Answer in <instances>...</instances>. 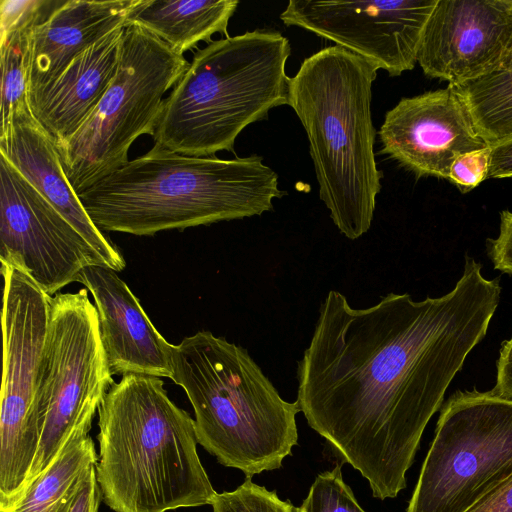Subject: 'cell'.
Wrapping results in <instances>:
<instances>
[{
    "instance_id": "6da1fadb",
    "label": "cell",
    "mask_w": 512,
    "mask_h": 512,
    "mask_svg": "<svg viewBox=\"0 0 512 512\" xmlns=\"http://www.w3.org/2000/svg\"><path fill=\"white\" fill-rule=\"evenodd\" d=\"M500 296V278L484 277L469 255L440 297L389 293L352 308L343 294L328 292L298 363L296 402L374 497L395 498L406 487L424 429L486 336Z\"/></svg>"
},
{
    "instance_id": "7a4b0ae2",
    "label": "cell",
    "mask_w": 512,
    "mask_h": 512,
    "mask_svg": "<svg viewBox=\"0 0 512 512\" xmlns=\"http://www.w3.org/2000/svg\"><path fill=\"white\" fill-rule=\"evenodd\" d=\"M284 194L259 156L193 157L154 145L78 197L102 232L152 236L261 215Z\"/></svg>"
},
{
    "instance_id": "3957f363",
    "label": "cell",
    "mask_w": 512,
    "mask_h": 512,
    "mask_svg": "<svg viewBox=\"0 0 512 512\" xmlns=\"http://www.w3.org/2000/svg\"><path fill=\"white\" fill-rule=\"evenodd\" d=\"M96 477L115 512H167L217 493L197 453L195 421L159 377L127 374L98 408Z\"/></svg>"
},
{
    "instance_id": "277c9868",
    "label": "cell",
    "mask_w": 512,
    "mask_h": 512,
    "mask_svg": "<svg viewBox=\"0 0 512 512\" xmlns=\"http://www.w3.org/2000/svg\"><path fill=\"white\" fill-rule=\"evenodd\" d=\"M378 70L334 45L305 58L289 79L287 105L306 132L320 199L336 227L352 240L369 230L381 190L371 114Z\"/></svg>"
},
{
    "instance_id": "5b68a950",
    "label": "cell",
    "mask_w": 512,
    "mask_h": 512,
    "mask_svg": "<svg viewBox=\"0 0 512 512\" xmlns=\"http://www.w3.org/2000/svg\"><path fill=\"white\" fill-rule=\"evenodd\" d=\"M171 380L195 414L200 444L246 477L282 466L298 443L297 402L285 401L247 350L199 331L172 345Z\"/></svg>"
},
{
    "instance_id": "8992f818",
    "label": "cell",
    "mask_w": 512,
    "mask_h": 512,
    "mask_svg": "<svg viewBox=\"0 0 512 512\" xmlns=\"http://www.w3.org/2000/svg\"><path fill=\"white\" fill-rule=\"evenodd\" d=\"M289 41L273 30L248 31L197 50L165 98L155 146L193 157L232 151L240 132L287 104Z\"/></svg>"
},
{
    "instance_id": "52a82bcc",
    "label": "cell",
    "mask_w": 512,
    "mask_h": 512,
    "mask_svg": "<svg viewBox=\"0 0 512 512\" xmlns=\"http://www.w3.org/2000/svg\"><path fill=\"white\" fill-rule=\"evenodd\" d=\"M188 64L155 34L126 24L115 78L85 123L57 147L77 194L124 166L139 136L154 135L164 95Z\"/></svg>"
},
{
    "instance_id": "ba28073f",
    "label": "cell",
    "mask_w": 512,
    "mask_h": 512,
    "mask_svg": "<svg viewBox=\"0 0 512 512\" xmlns=\"http://www.w3.org/2000/svg\"><path fill=\"white\" fill-rule=\"evenodd\" d=\"M512 476V400L493 390L456 391L406 512H465Z\"/></svg>"
},
{
    "instance_id": "9c48e42d",
    "label": "cell",
    "mask_w": 512,
    "mask_h": 512,
    "mask_svg": "<svg viewBox=\"0 0 512 512\" xmlns=\"http://www.w3.org/2000/svg\"><path fill=\"white\" fill-rule=\"evenodd\" d=\"M1 274L0 512H6L20 496L40 444V386L51 296L14 266L1 264Z\"/></svg>"
},
{
    "instance_id": "30bf717a",
    "label": "cell",
    "mask_w": 512,
    "mask_h": 512,
    "mask_svg": "<svg viewBox=\"0 0 512 512\" xmlns=\"http://www.w3.org/2000/svg\"><path fill=\"white\" fill-rule=\"evenodd\" d=\"M114 383L98 312L88 290L51 297L39 402L43 428L20 496L58 457L73 434L92 424Z\"/></svg>"
},
{
    "instance_id": "8fae6325",
    "label": "cell",
    "mask_w": 512,
    "mask_h": 512,
    "mask_svg": "<svg viewBox=\"0 0 512 512\" xmlns=\"http://www.w3.org/2000/svg\"><path fill=\"white\" fill-rule=\"evenodd\" d=\"M0 261L53 297L97 254L73 225L0 155Z\"/></svg>"
},
{
    "instance_id": "7c38bea8",
    "label": "cell",
    "mask_w": 512,
    "mask_h": 512,
    "mask_svg": "<svg viewBox=\"0 0 512 512\" xmlns=\"http://www.w3.org/2000/svg\"><path fill=\"white\" fill-rule=\"evenodd\" d=\"M436 4L437 0H291L280 19L335 42L390 76H399L414 68Z\"/></svg>"
},
{
    "instance_id": "4fadbf2b",
    "label": "cell",
    "mask_w": 512,
    "mask_h": 512,
    "mask_svg": "<svg viewBox=\"0 0 512 512\" xmlns=\"http://www.w3.org/2000/svg\"><path fill=\"white\" fill-rule=\"evenodd\" d=\"M512 50V9L505 0H437L417 62L430 78L460 84L500 66Z\"/></svg>"
},
{
    "instance_id": "5bb4252c",
    "label": "cell",
    "mask_w": 512,
    "mask_h": 512,
    "mask_svg": "<svg viewBox=\"0 0 512 512\" xmlns=\"http://www.w3.org/2000/svg\"><path fill=\"white\" fill-rule=\"evenodd\" d=\"M382 152L417 176L448 179L454 160L490 147L453 85L402 98L379 130Z\"/></svg>"
},
{
    "instance_id": "9a60e30c",
    "label": "cell",
    "mask_w": 512,
    "mask_h": 512,
    "mask_svg": "<svg viewBox=\"0 0 512 512\" xmlns=\"http://www.w3.org/2000/svg\"><path fill=\"white\" fill-rule=\"evenodd\" d=\"M78 282L94 299L111 374L171 379L172 344L157 331L116 271L90 265L81 272Z\"/></svg>"
},
{
    "instance_id": "2e32d148",
    "label": "cell",
    "mask_w": 512,
    "mask_h": 512,
    "mask_svg": "<svg viewBox=\"0 0 512 512\" xmlns=\"http://www.w3.org/2000/svg\"><path fill=\"white\" fill-rule=\"evenodd\" d=\"M3 156L83 236L103 267L125 268L121 252L90 219L64 171L56 144L34 118L30 106L15 111L0 131Z\"/></svg>"
},
{
    "instance_id": "e0dca14e",
    "label": "cell",
    "mask_w": 512,
    "mask_h": 512,
    "mask_svg": "<svg viewBox=\"0 0 512 512\" xmlns=\"http://www.w3.org/2000/svg\"><path fill=\"white\" fill-rule=\"evenodd\" d=\"M125 26L108 33L56 78L29 92L31 112L56 147L85 123L115 78Z\"/></svg>"
},
{
    "instance_id": "ac0fdd59",
    "label": "cell",
    "mask_w": 512,
    "mask_h": 512,
    "mask_svg": "<svg viewBox=\"0 0 512 512\" xmlns=\"http://www.w3.org/2000/svg\"><path fill=\"white\" fill-rule=\"evenodd\" d=\"M143 0H66L32 35L29 92L50 82L84 50L126 25Z\"/></svg>"
},
{
    "instance_id": "d6986e66",
    "label": "cell",
    "mask_w": 512,
    "mask_h": 512,
    "mask_svg": "<svg viewBox=\"0 0 512 512\" xmlns=\"http://www.w3.org/2000/svg\"><path fill=\"white\" fill-rule=\"evenodd\" d=\"M237 0H143L129 22L139 24L182 55L216 33L227 35Z\"/></svg>"
},
{
    "instance_id": "ffe728a7",
    "label": "cell",
    "mask_w": 512,
    "mask_h": 512,
    "mask_svg": "<svg viewBox=\"0 0 512 512\" xmlns=\"http://www.w3.org/2000/svg\"><path fill=\"white\" fill-rule=\"evenodd\" d=\"M90 429L91 425L80 427L58 457L6 512H57L84 472L98 462Z\"/></svg>"
},
{
    "instance_id": "44dd1931",
    "label": "cell",
    "mask_w": 512,
    "mask_h": 512,
    "mask_svg": "<svg viewBox=\"0 0 512 512\" xmlns=\"http://www.w3.org/2000/svg\"><path fill=\"white\" fill-rule=\"evenodd\" d=\"M453 86L490 147L512 139V50L491 72Z\"/></svg>"
},
{
    "instance_id": "7402d4cb",
    "label": "cell",
    "mask_w": 512,
    "mask_h": 512,
    "mask_svg": "<svg viewBox=\"0 0 512 512\" xmlns=\"http://www.w3.org/2000/svg\"><path fill=\"white\" fill-rule=\"evenodd\" d=\"M36 26L25 27L0 37L1 129L15 111L29 107V81L32 64V35Z\"/></svg>"
},
{
    "instance_id": "603a6c76",
    "label": "cell",
    "mask_w": 512,
    "mask_h": 512,
    "mask_svg": "<svg viewBox=\"0 0 512 512\" xmlns=\"http://www.w3.org/2000/svg\"><path fill=\"white\" fill-rule=\"evenodd\" d=\"M295 512H366L342 478L341 465L317 475L309 493Z\"/></svg>"
},
{
    "instance_id": "cb8c5ba5",
    "label": "cell",
    "mask_w": 512,
    "mask_h": 512,
    "mask_svg": "<svg viewBox=\"0 0 512 512\" xmlns=\"http://www.w3.org/2000/svg\"><path fill=\"white\" fill-rule=\"evenodd\" d=\"M210 505L213 512H295L289 501H283L275 491L255 484L251 477H246L234 491L216 493Z\"/></svg>"
},
{
    "instance_id": "d4e9b609",
    "label": "cell",
    "mask_w": 512,
    "mask_h": 512,
    "mask_svg": "<svg viewBox=\"0 0 512 512\" xmlns=\"http://www.w3.org/2000/svg\"><path fill=\"white\" fill-rule=\"evenodd\" d=\"M59 3L46 0H2L0 37L17 29L37 26Z\"/></svg>"
},
{
    "instance_id": "484cf974",
    "label": "cell",
    "mask_w": 512,
    "mask_h": 512,
    "mask_svg": "<svg viewBox=\"0 0 512 512\" xmlns=\"http://www.w3.org/2000/svg\"><path fill=\"white\" fill-rule=\"evenodd\" d=\"M491 147L458 156L451 165L448 179L467 193L489 178Z\"/></svg>"
},
{
    "instance_id": "4316f807",
    "label": "cell",
    "mask_w": 512,
    "mask_h": 512,
    "mask_svg": "<svg viewBox=\"0 0 512 512\" xmlns=\"http://www.w3.org/2000/svg\"><path fill=\"white\" fill-rule=\"evenodd\" d=\"M101 498L96 465H93L84 472L71 495L61 504L57 512H98Z\"/></svg>"
},
{
    "instance_id": "83f0119b",
    "label": "cell",
    "mask_w": 512,
    "mask_h": 512,
    "mask_svg": "<svg viewBox=\"0 0 512 512\" xmlns=\"http://www.w3.org/2000/svg\"><path fill=\"white\" fill-rule=\"evenodd\" d=\"M465 512H512V476L484 495Z\"/></svg>"
},
{
    "instance_id": "f1b7e54d",
    "label": "cell",
    "mask_w": 512,
    "mask_h": 512,
    "mask_svg": "<svg viewBox=\"0 0 512 512\" xmlns=\"http://www.w3.org/2000/svg\"><path fill=\"white\" fill-rule=\"evenodd\" d=\"M492 390L512 400V334L501 345L497 361L496 383Z\"/></svg>"
},
{
    "instance_id": "f546056e",
    "label": "cell",
    "mask_w": 512,
    "mask_h": 512,
    "mask_svg": "<svg viewBox=\"0 0 512 512\" xmlns=\"http://www.w3.org/2000/svg\"><path fill=\"white\" fill-rule=\"evenodd\" d=\"M488 177H512V139L491 147Z\"/></svg>"
},
{
    "instance_id": "4dcf8cb0",
    "label": "cell",
    "mask_w": 512,
    "mask_h": 512,
    "mask_svg": "<svg viewBox=\"0 0 512 512\" xmlns=\"http://www.w3.org/2000/svg\"><path fill=\"white\" fill-rule=\"evenodd\" d=\"M506 4L512 9V0H505Z\"/></svg>"
}]
</instances>
